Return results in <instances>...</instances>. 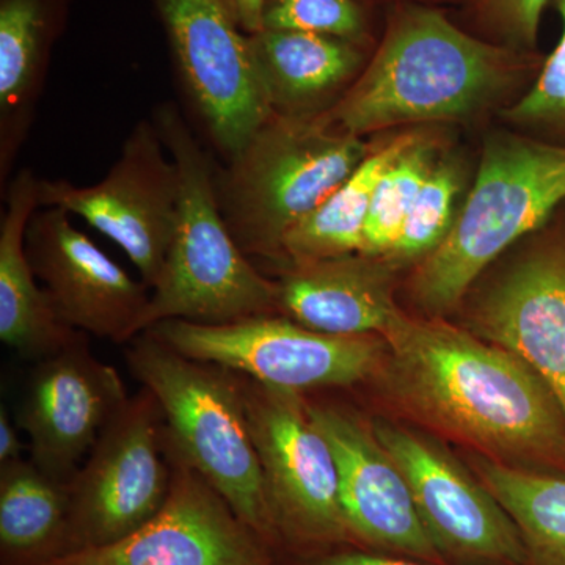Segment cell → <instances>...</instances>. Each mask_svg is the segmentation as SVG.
<instances>
[{
  "label": "cell",
  "mask_w": 565,
  "mask_h": 565,
  "mask_svg": "<svg viewBox=\"0 0 565 565\" xmlns=\"http://www.w3.org/2000/svg\"><path fill=\"white\" fill-rule=\"evenodd\" d=\"M373 9L364 0H266L263 29L318 33L374 51L381 36H375Z\"/></svg>",
  "instance_id": "obj_28"
},
{
  "label": "cell",
  "mask_w": 565,
  "mask_h": 565,
  "mask_svg": "<svg viewBox=\"0 0 565 565\" xmlns=\"http://www.w3.org/2000/svg\"><path fill=\"white\" fill-rule=\"evenodd\" d=\"M465 185L462 163L440 158L416 196L399 236L381 258L399 267L418 264L448 236L457 217V200Z\"/></svg>",
  "instance_id": "obj_26"
},
{
  "label": "cell",
  "mask_w": 565,
  "mask_h": 565,
  "mask_svg": "<svg viewBox=\"0 0 565 565\" xmlns=\"http://www.w3.org/2000/svg\"><path fill=\"white\" fill-rule=\"evenodd\" d=\"M167 452L161 407L143 388L111 419L68 482V552L118 541L161 511L173 481Z\"/></svg>",
  "instance_id": "obj_8"
},
{
  "label": "cell",
  "mask_w": 565,
  "mask_h": 565,
  "mask_svg": "<svg viewBox=\"0 0 565 565\" xmlns=\"http://www.w3.org/2000/svg\"><path fill=\"white\" fill-rule=\"evenodd\" d=\"M237 24L247 35L263 31V10L266 0H225Z\"/></svg>",
  "instance_id": "obj_31"
},
{
  "label": "cell",
  "mask_w": 565,
  "mask_h": 565,
  "mask_svg": "<svg viewBox=\"0 0 565 565\" xmlns=\"http://www.w3.org/2000/svg\"><path fill=\"white\" fill-rule=\"evenodd\" d=\"M565 203V147L501 129L487 136L470 192L444 243L416 264L412 300L456 310L482 274Z\"/></svg>",
  "instance_id": "obj_3"
},
{
  "label": "cell",
  "mask_w": 565,
  "mask_h": 565,
  "mask_svg": "<svg viewBox=\"0 0 565 565\" xmlns=\"http://www.w3.org/2000/svg\"><path fill=\"white\" fill-rule=\"evenodd\" d=\"M548 6L550 0H468L463 28L509 50L535 52Z\"/></svg>",
  "instance_id": "obj_29"
},
{
  "label": "cell",
  "mask_w": 565,
  "mask_h": 565,
  "mask_svg": "<svg viewBox=\"0 0 565 565\" xmlns=\"http://www.w3.org/2000/svg\"><path fill=\"white\" fill-rule=\"evenodd\" d=\"M318 565H426L414 561L394 559V557L364 555V553H344L327 557Z\"/></svg>",
  "instance_id": "obj_32"
},
{
  "label": "cell",
  "mask_w": 565,
  "mask_h": 565,
  "mask_svg": "<svg viewBox=\"0 0 565 565\" xmlns=\"http://www.w3.org/2000/svg\"><path fill=\"white\" fill-rule=\"evenodd\" d=\"M316 426L332 448L345 525L386 552L424 563L445 559L427 533L405 476L373 426L330 405H310Z\"/></svg>",
  "instance_id": "obj_17"
},
{
  "label": "cell",
  "mask_w": 565,
  "mask_h": 565,
  "mask_svg": "<svg viewBox=\"0 0 565 565\" xmlns=\"http://www.w3.org/2000/svg\"><path fill=\"white\" fill-rule=\"evenodd\" d=\"M364 2L367 3V6L371 7H393L397 6V3H423V6H434V7H441V6H465V3L468 2V0H364Z\"/></svg>",
  "instance_id": "obj_33"
},
{
  "label": "cell",
  "mask_w": 565,
  "mask_h": 565,
  "mask_svg": "<svg viewBox=\"0 0 565 565\" xmlns=\"http://www.w3.org/2000/svg\"><path fill=\"white\" fill-rule=\"evenodd\" d=\"M39 185L31 170H21L10 182L0 221V340L35 362L79 337L58 318L25 250L28 225L39 210Z\"/></svg>",
  "instance_id": "obj_19"
},
{
  "label": "cell",
  "mask_w": 565,
  "mask_h": 565,
  "mask_svg": "<svg viewBox=\"0 0 565 565\" xmlns=\"http://www.w3.org/2000/svg\"><path fill=\"white\" fill-rule=\"evenodd\" d=\"M245 414L262 462L274 522L318 542L351 534L332 448L300 393L243 384Z\"/></svg>",
  "instance_id": "obj_12"
},
{
  "label": "cell",
  "mask_w": 565,
  "mask_h": 565,
  "mask_svg": "<svg viewBox=\"0 0 565 565\" xmlns=\"http://www.w3.org/2000/svg\"><path fill=\"white\" fill-rule=\"evenodd\" d=\"M381 337L375 377L412 419L497 462L565 476L563 408L522 359L441 316L401 308Z\"/></svg>",
  "instance_id": "obj_1"
},
{
  "label": "cell",
  "mask_w": 565,
  "mask_h": 565,
  "mask_svg": "<svg viewBox=\"0 0 565 565\" xmlns=\"http://www.w3.org/2000/svg\"><path fill=\"white\" fill-rule=\"evenodd\" d=\"M374 150L373 141L327 125L321 115L274 114L217 180L218 203L245 255L280 258L281 243Z\"/></svg>",
  "instance_id": "obj_6"
},
{
  "label": "cell",
  "mask_w": 565,
  "mask_h": 565,
  "mask_svg": "<svg viewBox=\"0 0 565 565\" xmlns=\"http://www.w3.org/2000/svg\"><path fill=\"white\" fill-rule=\"evenodd\" d=\"M147 333L189 359L294 393L375 377L386 352L381 334L321 333L274 315L218 326L163 321Z\"/></svg>",
  "instance_id": "obj_7"
},
{
  "label": "cell",
  "mask_w": 565,
  "mask_h": 565,
  "mask_svg": "<svg viewBox=\"0 0 565 565\" xmlns=\"http://www.w3.org/2000/svg\"><path fill=\"white\" fill-rule=\"evenodd\" d=\"M394 264L381 256L352 255L289 263L278 286V313L316 332L381 334L399 310Z\"/></svg>",
  "instance_id": "obj_18"
},
{
  "label": "cell",
  "mask_w": 565,
  "mask_h": 565,
  "mask_svg": "<svg viewBox=\"0 0 565 565\" xmlns=\"http://www.w3.org/2000/svg\"><path fill=\"white\" fill-rule=\"evenodd\" d=\"M180 173V207L162 273L152 286L143 332L163 321L230 323L278 313L277 281L267 280L234 241L207 152L173 103L154 114Z\"/></svg>",
  "instance_id": "obj_4"
},
{
  "label": "cell",
  "mask_w": 565,
  "mask_h": 565,
  "mask_svg": "<svg viewBox=\"0 0 565 565\" xmlns=\"http://www.w3.org/2000/svg\"><path fill=\"white\" fill-rule=\"evenodd\" d=\"M373 429L403 471L441 556L467 563L526 564L519 527L479 479L419 434L386 422L374 423Z\"/></svg>",
  "instance_id": "obj_13"
},
{
  "label": "cell",
  "mask_w": 565,
  "mask_h": 565,
  "mask_svg": "<svg viewBox=\"0 0 565 565\" xmlns=\"http://www.w3.org/2000/svg\"><path fill=\"white\" fill-rule=\"evenodd\" d=\"M422 131H407L374 147L355 170L311 214L286 234L280 258L288 263L316 262L362 252L364 228L379 178Z\"/></svg>",
  "instance_id": "obj_22"
},
{
  "label": "cell",
  "mask_w": 565,
  "mask_h": 565,
  "mask_svg": "<svg viewBox=\"0 0 565 565\" xmlns=\"http://www.w3.org/2000/svg\"><path fill=\"white\" fill-rule=\"evenodd\" d=\"M247 36L267 102L274 114L289 117L321 114L322 104L340 99L373 54L318 33L263 29Z\"/></svg>",
  "instance_id": "obj_20"
},
{
  "label": "cell",
  "mask_w": 565,
  "mask_h": 565,
  "mask_svg": "<svg viewBox=\"0 0 565 565\" xmlns=\"http://www.w3.org/2000/svg\"><path fill=\"white\" fill-rule=\"evenodd\" d=\"M126 359L161 407L170 459L202 476L253 533L269 534L273 509L243 385L223 367L189 359L147 332L134 341Z\"/></svg>",
  "instance_id": "obj_5"
},
{
  "label": "cell",
  "mask_w": 565,
  "mask_h": 565,
  "mask_svg": "<svg viewBox=\"0 0 565 565\" xmlns=\"http://www.w3.org/2000/svg\"><path fill=\"white\" fill-rule=\"evenodd\" d=\"M154 121H140L106 177L92 185L40 180L39 207H62L114 241L152 289L172 244L180 173Z\"/></svg>",
  "instance_id": "obj_9"
},
{
  "label": "cell",
  "mask_w": 565,
  "mask_h": 565,
  "mask_svg": "<svg viewBox=\"0 0 565 565\" xmlns=\"http://www.w3.org/2000/svg\"><path fill=\"white\" fill-rule=\"evenodd\" d=\"M33 273L66 326L122 343L143 333L151 289L106 255L62 207H39L25 233Z\"/></svg>",
  "instance_id": "obj_15"
},
{
  "label": "cell",
  "mask_w": 565,
  "mask_h": 565,
  "mask_svg": "<svg viewBox=\"0 0 565 565\" xmlns=\"http://www.w3.org/2000/svg\"><path fill=\"white\" fill-rule=\"evenodd\" d=\"M18 430L20 427L11 419L9 412L6 411V405H2L0 408V467L22 459L24 444H22Z\"/></svg>",
  "instance_id": "obj_30"
},
{
  "label": "cell",
  "mask_w": 565,
  "mask_h": 565,
  "mask_svg": "<svg viewBox=\"0 0 565 565\" xmlns=\"http://www.w3.org/2000/svg\"><path fill=\"white\" fill-rule=\"evenodd\" d=\"M68 0H0V162L9 170L32 121Z\"/></svg>",
  "instance_id": "obj_21"
},
{
  "label": "cell",
  "mask_w": 565,
  "mask_h": 565,
  "mask_svg": "<svg viewBox=\"0 0 565 565\" xmlns=\"http://www.w3.org/2000/svg\"><path fill=\"white\" fill-rule=\"evenodd\" d=\"M479 481L514 520L525 565H565V476L541 473L476 457Z\"/></svg>",
  "instance_id": "obj_23"
},
{
  "label": "cell",
  "mask_w": 565,
  "mask_h": 565,
  "mask_svg": "<svg viewBox=\"0 0 565 565\" xmlns=\"http://www.w3.org/2000/svg\"><path fill=\"white\" fill-rule=\"evenodd\" d=\"M438 150L434 137L422 132L386 167L375 184L360 253L385 256L390 252L424 182L440 159Z\"/></svg>",
  "instance_id": "obj_25"
},
{
  "label": "cell",
  "mask_w": 565,
  "mask_h": 565,
  "mask_svg": "<svg viewBox=\"0 0 565 565\" xmlns=\"http://www.w3.org/2000/svg\"><path fill=\"white\" fill-rule=\"evenodd\" d=\"M182 84L211 139L233 158L274 115L247 33L225 0H154Z\"/></svg>",
  "instance_id": "obj_11"
},
{
  "label": "cell",
  "mask_w": 565,
  "mask_h": 565,
  "mask_svg": "<svg viewBox=\"0 0 565 565\" xmlns=\"http://www.w3.org/2000/svg\"><path fill=\"white\" fill-rule=\"evenodd\" d=\"M550 6L563 22L559 41L531 87L498 117L516 132L565 147V0H550Z\"/></svg>",
  "instance_id": "obj_27"
},
{
  "label": "cell",
  "mask_w": 565,
  "mask_h": 565,
  "mask_svg": "<svg viewBox=\"0 0 565 565\" xmlns=\"http://www.w3.org/2000/svg\"><path fill=\"white\" fill-rule=\"evenodd\" d=\"M161 511L106 545L85 546L43 565H266L253 531L217 490L180 462Z\"/></svg>",
  "instance_id": "obj_16"
},
{
  "label": "cell",
  "mask_w": 565,
  "mask_h": 565,
  "mask_svg": "<svg viewBox=\"0 0 565 565\" xmlns=\"http://www.w3.org/2000/svg\"><path fill=\"white\" fill-rule=\"evenodd\" d=\"M68 484L32 460L0 467V544L13 555L43 552L66 537Z\"/></svg>",
  "instance_id": "obj_24"
},
{
  "label": "cell",
  "mask_w": 565,
  "mask_h": 565,
  "mask_svg": "<svg viewBox=\"0 0 565 565\" xmlns=\"http://www.w3.org/2000/svg\"><path fill=\"white\" fill-rule=\"evenodd\" d=\"M544 58L475 35L441 7L397 3L386 9L362 73L319 115L362 139L401 126L473 120L516 102Z\"/></svg>",
  "instance_id": "obj_2"
},
{
  "label": "cell",
  "mask_w": 565,
  "mask_h": 565,
  "mask_svg": "<svg viewBox=\"0 0 565 565\" xmlns=\"http://www.w3.org/2000/svg\"><path fill=\"white\" fill-rule=\"evenodd\" d=\"M129 399L121 375L93 355L81 334L40 360L17 416L18 427L28 435L32 462L68 484Z\"/></svg>",
  "instance_id": "obj_14"
},
{
  "label": "cell",
  "mask_w": 565,
  "mask_h": 565,
  "mask_svg": "<svg viewBox=\"0 0 565 565\" xmlns=\"http://www.w3.org/2000/svg\"><path fill=\"white\" fill-rule=\"evenodd\" d=\"M512 248L486 288L467 296L468 330L533 367L565 416V203Z\"/></svg>",
  "instance_id": "obj_10"
}]
</instances>
